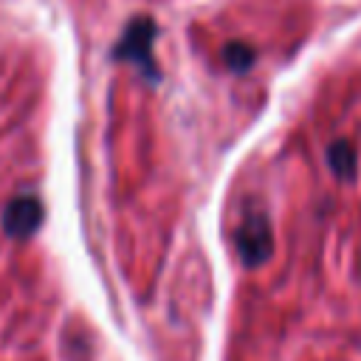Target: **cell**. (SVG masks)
I'll return each instance as SVG.
<instances>
[{
	"label": "cell",
	"mask_w": 361,
	"mask_h": 361,
	"mask_svg": "<svg viewBox=\"0 0 361 361\" xmlns=\"http://www.w3.org/2000/svg\"><path fill=\"white\" fill-rule=\"evenodd\" d=\"M274 251L271 223L262 212L248 209L237 226V254L245 265H262Z\"/></svg>",
	"instance_id": "1"
},
{
	"label": "cell",
	"mask_w": 361,
	"mask_h": 361,
	"mask_svg": "<svg viewBox=\"0 0 361 361\" xmlns=\"http://www.w3.org/2000/svg\"><path fill=\"white\" fill-rule=\"evenodd\" d=\"M327 164L333 166L336 175H341V178H353V175H355V164H358V158H355V147H353L350 141H333L330 149H327Z\"/></svg>",
	"instance_id": "4"
},
{
	"label": "cell",
	"mask_w": 361,
	"mask_h": 361,
	"mask_svg": "<svg viewBox=\"0 0 361 361\" xmlns=\"http://www.w3.org/2000/svg\"><path fill=\"white\" fill-rule=\"evenodd\" d=\"M223 62L231 71H248L254 65V48L245 45V42H228L223 48Z\"/></svg>",
	"instance_id": "5"
},
{
	"label": "cell",
	"mask_w": 361,
	"mask_h": 361,
	"mask_svg": "<svg viewBox=\"0 0 361 361\" xmlns=\"http://www.w3.org/2000/svg\"><path fill=\"white\" fill-rule=\"evenodd\" d=\"M42 223V203L37 197H17L3 212V228L11 237H28Z\"/></svg>",
	"instance_id": "3"
},
{
	"label": "cell",
	"mask_w": 361,
	"mask_h": 361,
	"mask_svg": "<svg viewBox=\"0 0 361 361\" xmlns=\"http://www.w3.org/2000/svg\"><path fill=\"white\" fill-rule=\"evenodd\" d=\"M152 42H155V20L135 17L124 28V34L116 45V56L127 59V62H135L144 73H149L155 79L158 71H155V59H152Z\"/></svg>",
	"instance_id": "2"
}]
</instances>
